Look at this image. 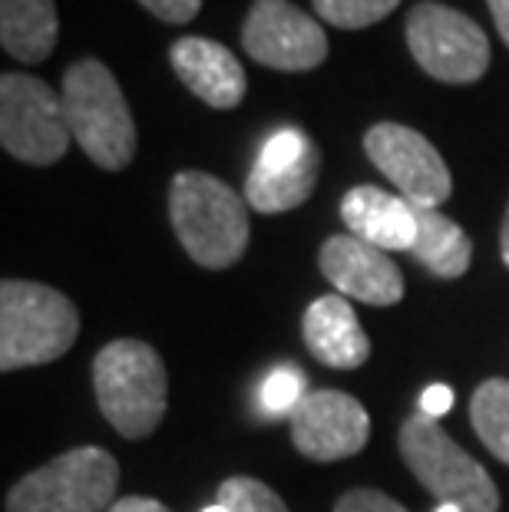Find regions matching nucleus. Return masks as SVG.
Here are the masks:
<instances>
[{"mask_svg": "<svg viewBox=\"0 0 509 512\" xmlns=\"http://www.w3.org/2000/svg\"><path fill=\"white\" fill-rule=\"evenodd\" d=\"M500 255L509 268V205H506V215H503V232H500Z\"/></svg>", "mask_w": 509, "mask_h": 512, "instance_id": "obj_28", "label": "nucleus"}, {"mask_svg": "<svg viewBox=\"0 0 509 512\" xmlns=\"http://www.w3.org/2000/svg\"><path fill=\"white\" fill-rule=\"evenodd\" d=\"M490 10H493L496 30H500V37L506 40V47H509V0H490Z\"/></svg>", "mask_w": 509, "mask_h": 512, "instance_id": "obj_27", "label": "nucleus"}, {"mask_svg": "<svg viewBox=\"0 0 509 512\" xmlns=\"http://www.w3.org/2000/svg\"><path fill=\"white\" fill-rule=\"evenodd\" d=\"M93 390L103 417L126 440H143L166 417L169 377L166 364L149 347L133 337L106 344L93 361Z\"/></svg>", "mask_w": 509, "mask_h": 512, "instance_id": "obj_2", "label": "nucleus"}, {"mask_svg": "<svg viewBox=\"0 0 509 512\" xmlns=\"http://www.w3.org/2000/svg\"><path fill=\"white\" fill-rule=\"evenodd\" d=\"M364 152L417 209H440L450 199L453 179L447 162L417 129L400 123H377L367 129Z\"/></svg>", "mask_w": 509, "mask_h": 512, "instance_id": "obj_10", "label": "nucleus"}, {"mask_svg": "<svg viewBox=\"0 0 509 512\" xmlns=\"http://www.w3.org/2000/svg\"><path fill=\"white\" fill-rule=\"evenodd\" d=\"M219 506H225V512H288L285 499L252 476L225 479L219 486Z\"/></svg>", "mask_w": 509, "mask_h": 512, "instance_id": "obj_22", "label": "nucleus"}, {"mask_svg": "<svg viewBox=\"0 0 509 512\" xmlns=\"http://www.w3.org/2000/svg\"><path fill=\"white\" fill-rule=\"evenodd\" d=\"M450 407H453V390L447 384H430L424 394H420V413H427L433 420L447 417Z\"/></svg>", "mask_w": 509, "mask_h": 512, "instance_id": "obj_25", "label": "nucleus"}, {"mask_svg": "<svg viewBox=\"0 0 509 512\" xmlns=\"http://www.w3.org/2000/svg\"><path fill=\"white\" fill-rule=\"evenodd\" d=\"M80 314L67 294L40 281L7 278L0 285V370L40 367L77 344Z\"/></svg>", "mask_w": 509, "mask_h": 512, "instance_id": "obj_4", "label": "nucleus"}, {"mask_svg": "<svg viewBox=\"0 0 509 512\" xmlns=\"http://www.w3.org/2000/svg\"><path fill=\"white\" fill-rule=\"evenodd\" d=\"M334 512H407L397 499L377 493V489H351L338 499Z\"/></svg>", "mask_w": 509, "mask_h": 512, "instance_id": "obj_23", "label": "nucleus"}, {"mask_svg": "<svg viewBox=\"0 0 509 512\" xmlns=\"http://www.w3.org/2000/svg\"><path fill=\"white\" fill-rule=\"evenodd\" d=\"M407 47L420 70L450 86L476 83L490 70V37L467 14L424 0L407 17Z\"/></svg>", "mask_w": 509, "mask_h": 512, "instance_id": "obj_8", "label": "nucleus"}, {"mask_svg": "<svg viewBox=\"0 0 509 512\" xmlns=\"http://www.w3.org/2000/svg\"><path fill=\"white\" fill-rule=\"evenodd\" d=\"M400 456L437 503L460 506L463 512H500L493 476L460 450L450 433H443L440 420L417 410L400 423Z\"/></svg>", "mask_w": 509, "mask_h": 512, "instance_id": "obj_5", "label": "nucleus"}, {"mask_svg": "<svg viewBox=\"0 0 509 512\" xmlns=\"http://www.w3.org/2000/svg\"><path fill=\"white\" fill-rule=\"evenodd\" d=\"M470 420L486 450L509 466V380L493 377L473 390Z\"/></svg>", "mask_w": 509, "mask_h": 512, "instance_id": "obj_19", "label": "nucleus"}, {"mask_svg": "<svg viewBox=\"0 0 509 512\" xmlns=\"http://www.w3.org/2000/svg\"><path fill=\"white\" fill-rule=\"evenodd\" d=\"M288 420L295 450L318 463L348 460L371 440V417L364 403L341 390H311Z\"/></svg>", "mask_w": 509, "mask_h": 512, "instance_id": "obj_12", "label": "nucleus"}, {"mask_svg": "<svg viewBox=\"0 0 509 512\" xmlns=\"http://www.w3.org/2000/svg\"><path fill=\"white\" fill-rule=\"evenodd\" d=\"M321 176V149L295 126L265 139L252 172L245 179V202L262 215L291 212L311 199Z\"/></svg>", "mask_w": 509, "mask_h": 512, "instance_id": "obj_9", "label": "nucleus"}, {"mask_svg": "<svg viewBox=\"0 0 509 512\" xmlns=\"http://www.w3.org/2000/svg\"><path fill=\"white\" fill-rule=\"evenodd\" d=\"M57 37V0H0V43L14 60H47L57 47Z\"/></svg>", "mask_w": 509, "mask_h": 512, "instance_id": "obj_17", "label": "nucleus"}, {"mask_svg": "<svg viewBox=\"0 0 509 512\" xmlns=\"http://www.w3.org/2000/svg\"><path fill=\"white\" fill-rule=\"evenodd\" d=\"M110 512H169L156 499H146V496H126V499H116Z\"/></svg>", "mask_w": 509, "mask_h": 512, "instance_id": "obj_26", "label": "nucleus"}, {"mask_svg": "<svg viewBox=\"0 0 509 512\" xmlns=\"http://www.w3.org/2000/svg\"><path fill=\"white\" fill-rule=\"evenodd\" d=\"M202 512H225V506H219V503H215V506H209V509H202Z\"/></svg>", "mask_w": 509, "mask_h": 512, "instance_id": "obj_30", "label": "nucleus"}, {"mask_svg": "<svg viewBox=\"0 0 509 512\" xmlns=\"http://www.w3.org/2000/svg\"><path fill=\"white\" fill-rule=\"evenodd\" d=\"M410 252L437 278H460L473 261V242L440 209H417V242Z\"/></svg>", "mask_w": 509, "mask_h": 512, "instance_id": "obj_18", "label": "nucleus"}, {"mask_svg": "<svg viewBox=\"0 0 509 512\" xmlns=\"http://www.w3.org/2000/svg\"><path fill=\"white\" fill-rule=\"evenodd\" d=\"M242 47L255 63L281 73H305L328 60L321 24L291 0H255L242 27Z\"/></svg>", "mask_w": 509, "mask_h": 512, "instance_id": "obj_11", "label": "nucleus"}, {"mask_svg": "<svg viewBox=\"0 0 509 512\" xmlns=\"http://www.w3.org/2000/svg\"><path fill=\"white\" fill-rule=\"evenodd\" d=\"M308 351L318 357L324 367L334 370H357L371 357V341L357 321L348 298L341 294H324V298L311 301L301 321Z\"/></svg>", "mask_w": 509, "mask_h": 512, "instance_id": "obj_16", "label": "nucleus"}, {"mask_svg": "<svg viewBox=\"0 0 509 512\" xmlns=\"http://www.w3.org/2000/svg\"><path fill=\"white\" fill-rule=\"evenodd\" d=\"M311 394L308 390V377L301 374L295 364H281L272 374L262 380V390H258V403L268 417H291L298 410V403Z\"/></svg>", "mask_w": 509, "mask_h": 512, "instance_id": "obj_20", "label": "nucleus"}, {"mask_svg": "<svg viewBox=\"0 0 509 512\" xmlns=\"http://www.w3.org/2000/svg\"><path fill=\"white\" fill-rule=\"evenodd\" d=\"M119 489V463L103 446H77L7 493V512H110Z\"/></svg>", "mask_w": 509, "mask_h": 512, "instance_id": "obj_6", "label": "nucleus"}, {"mask_svg": "<svg viewBox=\"0 0 509 512\" xmlns=\"http://www.w3.org/2000/svg\"><path fill=\"white\" fill-rule=\"evenodd\" d=\"M63 110L73 143L106 172L126 169L136 156V119L113 70L100 60H77L63 73Z\"/></svg>", "mask_w": 509, "mask_h": 512, "instance_id": "obj_3", "label": "nucleus"}, {"mask_svg": "<svg viewBox=\"0 0 509 512\" xmlns=\"http://www.w3.org/2000/svg\"><path fill=\"white\" fill-rule=\"evenodd\" d=\"M169 219L189 258L209 271L232 268L252 235L245 195L199 169H186L172 179Z\"/></svg>", "mask_w": 509, "mask_h": 512, "instance_id": "obj_1", "label": "nucleus"}, {"mask_svg": "<svg viewBox=\"0 0 509 512\" xmlns=\"http://www.w3.org/2000/svg\"><path fill=\"white\" fill-rule=\"evenodd\" d=\"M433 512H463L460 506H450V503H437V509Z\"/></svg>", "mask_w": 509, "mask_h": 512, "instance_id": "obj_29", "label": "nucleus"}, {"mask_svg": "<svg viewBox=\"0 0 509 512\" xmlns=\"http://www.w3.org/2000/svg\"><path fill=\"white\" fill-rule=\"evenodd\" d=\"M0 143L27 166H53L73 143L63 96L27 73L0 76Z\"/></svg>", "mask_w": 509, "mask_h": 512, "instance_id": "obj_7", "label": "nucleus"}, {"mask_svg": "<svg viewBox=\"0 0 509 512\" xmlns=\"http://www.w3.org/2000/svg\"><path fill=\"white\" fill-rule=\"evenodd\" d=\"M321 275L338 288L341 298H354L374 308H391L404 298V275L387 252L354 235H331L321 245Z\"/></svg>", "mask_w": 509, "mask_h": 512, "instance_id": "obj_13", "label": "nucleus"}, {"mask_svg": "<svg viewBox=\"0 0 509 512\" xmlns=\"http://www.w3.org/2000/svg\"><path fill=\"white\" fill-rule=\"evenodd\" d=\"M311 4L324 24L341 30H361L391 17L400 7V0H311Z\"/></svg>", "mask_w": 509, "mask_h": 512, "instance_id": "obj_21", "label": "nucleus"}, {"mask_svg": "<svg viewBox=\"0 0 509 512\" xmlns=\"http://www.w3.org/2000/svg\"><path fill=\"white\" fill-rule=\"evenodd\" d=\"M169 60L179 80L186 83V90L196 93L212 110H235L245 100V70L235 60V53L222 43L205 37H182L172 43Z\"/></svg>", "mask_w": 509, "mask_h": 512, "instance_id": "obj_14", "label": "nucleus"}, {"mask_svg": "<svg viewBox=\"0 0 509 512\" xmlns=\"http://www.w3.org/2000/svg\"><path fill=\"white\" fill-rule=\"evenodd\" d=\"M149 14L166 20V24H189L199 14L202 0H139Z\"/></svg>", "mask_w": 509, "mask_h": 512, "instance_id": "obj_24", "label": "nucleus"}, {"mask_svg": "<svg viewBox=\"0 0 509 512\" xmlns=\"http://www.w3.org/2000/svg\"><path fill=\"white\" fill-rule=\"evenodd\" d=\"M341 222L381 252H410L417 242V205L377 185H354L341 199Z\"/></svg>", "mask_w": 509, "mask_h": 512, "instance_id": "obj_15", "label": "nucleus"}]
</instances>
